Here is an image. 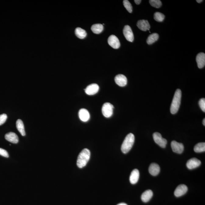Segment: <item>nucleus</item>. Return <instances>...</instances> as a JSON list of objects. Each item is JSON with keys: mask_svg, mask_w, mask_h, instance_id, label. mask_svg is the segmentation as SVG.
<instances>
[{"mask_svg": "<svg viewBox=\"0 0 205 205\" xmlns=\"http://www.w3.org/2000/svg\"><path fill=\"white\" fill-rule=\"evenodd\" d=\"M90 152L87 149H84L79 155L77 161V165L80 168L85 166L90 159Z\"/></svg>", "mask_w": 205, "mask_h": 205, "instance_id": "obj_1", "label": "nucleus"}, {"mask_svg": "<svg viewBox=\"0 0 205 205\" xmlns=\"http://www.w3.org/2000/svg\"><path fill=\"white\" fill-rule=\"evenodd\" d=\"M182 97V92L179 89H178L174 95L173 100L171 104L170 111L171 114H176L179 109Z\"/></svg>", "mask_w": 205, "mask_h": 205, "instance_id": "obj_2", "label": "nucleus"}, {"mask_svg": "<svg viewBox=\"0 0 205 205\" xmlns=\"http://www.w3.org/2000/svg\"><path fill=\"white\" fill-rule=\"evenodd\" d=\"M135 139V136L132 133L129 134L126 136L121 146V150L123 153L127 154L131 150L133 145Z\"/></svg>", "mask_w": 205, "mask_h": 205, "instance_id": "obj_3", "label": "nucleus"}, {"mask_svg": "<svg viewBox=\"0 0 205 205\" xmlns=\"http://www.w3.org/2000/svg\"><path fill=\"white\" fill-rule=\"evenodd\" d=\"M113 106L110 103H104L102 108V112L103 115L106 118H110L113 114Z\"/></svg>", "mask_w": 205, "mask_h": 205, "instance_id": "obj_4", "label": "nucleus"}, {"mask_svg": "<svg viewBox=\"0 0 205 205\" xmlns=\"http://www.w3.org/2000/svg\"><path fill=\"white\" fill-rule=\"evenodd\" d=\"M153 138L155 143L163 148H165L167 141L165 139L162 137L161 134L158 132L154 133L153 135Z\"/></svg>", "mask_w": 205, "mask_h": 205, "instance_id": "obj_5", "label": "nucleus"}, {"mask_svg": "<svg viewBox=\"0 0 205 205\" xmlns=\"http://www.w3.org/2000/svg\"><path fill=\"white\" fill-rule=\"evenodd\" d=\"M108 41L109 45L114 49H118L121 45L119 40L115 35H110L108 38Z\"/></svg>", "mask_w": 205, "mask_h": 205, "instance_id": "obj_6", "label": "nucleus"}, {"mask_svg": "<svg viewBox=\"0 0 205 205\" xmlns=\"http://www.w3.org/2000/svg\"><path fill=\"white\" fill-rule=\"evenodd\" d=\"M123 34L126 39L130 42H133L134 41V35L132 29L129 25L125 26L123 29Z\"/></svg>", "mask_w": 205, "mask_h": 205, "instance_id": "obj_7", "label": "nucleus"}, {"mask_svg": "<svg viewBox=\"0 0 205 205\" xmlns=\"http://www.w3.org/2000/svg\"><path fill=\"white\" fill-rule=\"evenodd\" d=\"M171 146L172 151L175 153L181 154L184 150V146L182 143L177 142L176 141H172L171 143Z\"/></svg>", "mask_w": 205, "mask_h": 205, "instance_id": "obj_8", "label": "nucleus"}, {"mask_svg": "<svg viewBox=\"0 0 205 205\" xmlns=\"http://www.w3.org/2000/svg\"><path fill=\"white\" fill-rule=\"evenodd\" d=\"M99 90V87L98 84H92L87 86L84 90L87 94L91 95L97 93Z\"/></svg>", "mask_w": 205, "mask_h": 205, "instance_id": "obj_9", "label": "nucleus"}, {"mask_svg": "<svg viewBox=\"0 0 205 205\" xmlns=\"http://www.w3.org/2000/svg\"><path fill=\"white\" fill-rule=\"evenodd\" d=\"M201 164V161L198 159L193 158L188 160L186 166L189 169H195L199 167Z\"/></svg>", "mask_w": 205, "mask_h": 205, "instance_id": "obj_10", "label": "nucleus"}, {"mask_svg": "<svg viewBox=\"0 0 205 205\" xmlns=\"http://www.w3.org/2000/svg\"><path fill=\"white\" fill-rule=\"evenodd\" d=\"M188 187L186 185L181 184L178 186L175 191V195L177 197L182 196L187 192Z\"/></svg>", "mask_w": 205, "mask_h": 205, "instance_id": "obj_11", "label": "nucleus"}, {"mask_svg": "<svg viewBox=\"0 0 205 205\" xmlns=\"http://www.w3.org/2000/svg\"><path fill=\"white\" fill-rule=\"evenodd\" d=\"M115 83L120 87H124L127 84V78L124 75L122 74L117 75L115 77Z\"/></svg>", "mask_w": 205, "mask_h": 205, "instance_id": "obj_12", "label": "nucleus"}, {"mask_svg": "<svg viewBox=\"0 0 205 205\" xmlns=\"http://www.w3.org/2000/svg\"><path fill=\"white\" fill-rule=\"evenodd\" d=\"M137 26L139 29L143 31H146L147 30H149L150 27L148 21L144 19L138 21L137 22Z\"/></svg>", "mask_w": 205, "mask_h": 205, "instance_id": "obj_13", "label": "nucleus"}, {"mask_svg": "<svg viewBox=\"0 0 205 205\" xmlns=\"http://www.w3.org/2000/svg\"><path fill=\"white\" fill-rule=\"evenodd\" d=\"M5 139L7 141L14 144H16L19 141V138L16 133L13 132H9L5 135Z\"/></svg>", "mask_w": 205, "mask_h": 205, "instance_id": "obj_14", "label": "nucleus"}, {"mask_svg": "<svg viewBox=\"0 0 205 205\" xmlns=\"http://www.w3.org/2000/svg\"><path fill=\"white\" fill-rule=\"evenodd\" d=\"M79 116L81 121L84 122L88 121L90 118V114L88 111L85 109H81L79 112Z\"/></svg>", "mask_w": 205, "mask_h": 205, "instance_id": "obj_15", "label": "nucleus"}, {"mask_svg": "<svg viewBox=\"0 0 205 205\" xmlns=\"http://www.w3.org/2000/svg\"><path fill=\"white\" fill-rule=\"evenodd\" d=\"M196 61L199 68L202 69L205 65V54L200 52L197 55Z\"/></svg>", "mask_w": 205, "mask_h": 205, "instance_id": "obj_16", "label": "nucleus"}, {"mask_svg": "<svg viewBox=\"0 0 205 205\" xmlns=\"http://www.w3.org/2000/svg\"><path fill=\"white\" fill-rule=\"evenodd\" d=\"M140 177L139 171L138 169H135L131 172L129 177V181L132 184H135L138 182Z\"/></svg>", "mask_w": 205, "mask_h": 205, "instance_id": "obj_17", "label": "nucleus"}, {"mask_svg": "<svg viewBox=\"0 0 205 205\" xmlns=\"http://www.w3.org/2000/svg\"><path fill=\"white\" fill-rule=\"evenodd\" d=\"M160 168L159 165L155 163H152L149 166V171L151 175L156 176L160 172Z\"/></svg>", "mask_w": 205, "mask_h": 205, "instance_id": "obj_18", "label": "nucleus"}, {"mask_svg": "<svg viewBox=\"0 0 205 205\" xmlns=\"http://www.w3.org/2000/svg\"><path fill=\"white\" fill-rule=\"evenodd\" d=\"M153 195V192H152V190H150V189L145 191L141 195V199L142 201L144 203L148 202L152 198Z\"/></svg>", "mask_w": 205, "mask_h": 205, "instance_id": "obj_19", "label": "nucleus"}, {"mask_svg": "<svg viewBox=\"0 0 205 205\" xmlns=\"http://www.w3.org/2000/svg\"><path fill=\"white\" fill-rule=\"evenodd\" d=\"M16 126L17 129L19 131L20 133L23 136H24L26 135L25 129H24L23 123L22 120L21 119H18L16 121Z\"/></svg>", "mask_w": 205, "mask_h": 205, "instance_id": "obj_20", "label": "nucleus"}, {"mask_svg": "<svg viewBox=\"0 0 205 205\" xmlns=\"http://www.w3.org/2000/svg\"><path fill=\"white\" fill-rule=\"evenodd\" d=\"M75 34L77 37L80 39H84L87 36L86 30L80 27H77L75 29Z\"/></svg>", "mask_w": 205, "mask_h": 205, "instance_id": "obj_21", "label": "nucleus"}, {"mask_svg": "<svg viewBox=\"0 0 205 205\" xmlns=\"http://www.w3.org/2000/svg\"><path fill=\"white\" fill-rule=\"evenodd\" d=\"M92 32L95 34H99L103 31V26L101 24H94L91 28Z\"/></svg>", "mask_w": 205, "mask_h": 205, "instance_id": "obj_22", "label": "nucleus"}, {"mask_svg": "<svg viewBox=\"0 0 205 205\" xmlns=\"http://www.w3.org/2000/svg\"><path fill=\"white\" fill-rule=\"evenodd\" d=\"M159 35L157 33H153L150 35L148 37L147 40V43L148 44H151L155 42L158 40Z\"/></svg>", "mask_w": 205, "mask_h": 205, "instance_id": "obj_23", "label": "nucleus"}, {"mask_svg": "<svg viewBox=\"0 0 205 205\" xmlns=\"http://www.w3.org/2000/svg\"><path fill=\"white\" fill-rule=\"evenodd\" d=\"M194 150L197 153L204 152L205 151V143H198L194 147Z\"/></svg>", "mask_w": 205, "mask_h": 205, "instance_id": "obj_24", "label": "nucleus"}, {"mask_svg": "<svg viewBox=\"0 0 205 205\" xmlns=\"http://www.w3.org/2000/svg\"><path fill=\"white\" fill-rule=\"evenodd\" d=\"M165 16L163 13L160 12H156L154 14V19L157 22H161L164 20Z\"/></svg>", "mask_w": 205, "mask_h": 205, "instance_id": "obj_25", "label": "nucleus"}, {"mask_svg": "<svg viewBox=\"0 0 205 205\" xmlns=\"http://www.w3.org/2000/svg\"><path fill=\"white\" fill-rule=\"evenodd\" d=\"M149 2L151 5L156 8H159L162 5L161 2L160 0H150Z\"/></svg>", "mask_w": 205, "mask_h": 205, "instance_id": "obj_26", "label": "nucleus"}, {"mask_svg": "<svg viewBox=\"0 0 205 205\" xmlns=\"http://www.w3.org/2000/svg\"><path fill=\"white\" fill-rule=\"evenodd\" d=\"M123 4H124V7L125 8V9H127V10L129 13H132L133 11L132 6L129 1L124 0L123 1Z\"/></svg>", "mask_w": 205, "mask_h": 205, "instance_id": "obj_27", "label": "nucleus"}, {"mask_svg": "<svg viewBox=\"0 0 205 205\" xmlns=\"http://www.w3.org/2000/svg\"><path fill=\"white\" fill-rule=\"evenodd\" d=\"M199 104L202 110L205 112V99L204 98H201L199 101Z\"/></svg>", "mask_w": 205, "mask_h": 205, "instance_id": "obj_28", "label": "nucleus"}, {"mask_svg": "<svg viewBox=\"0 0 205 205\" xmlns=\"http://www.w3.org/2000/svg\"><path fill=\"white\" fill-rule=\"evenodd\" d=\"M7 118V115L3 114L0 115V125H2L5 122Z\"/></svg>", "mask_w": 205, "mask_h": 205, "instance_id": "obj_29", "label": "nucleus"}, {"mask_svg": "<svg viewBox=\"0 0 205 205\" xmlns=\"http://www.w3.org/2000/svg\"><path fill=\"white\" fill-rule=\"evenodd\" d=\"M0 155L6 158H8L9 157V154L7 151L2 148H0Z\"/></svg>", "mask_w": 205, "mask_h": 205, "instance_id": "obj_30", "label": "nucleus"}, {"mask_svg": "<svg viewBox=\"0 0 205 205\" xmlns=\"http://www.w3.org/2000/svg\"><path fill=\"white\" fill-rule=\"evenodd\" d=\"M134 1L137 5H139L141 3V0H135Z\"/></svg>", "mask_w": 205, "mask_h": 205, "instance_id": "obj_31", "label": "nucleus"}, {"mask_svg": "<svg viewBox=\"0 0 205 205\" xmlns=\"http://www.w3.org/2000/svg\"><path fill=\"white\" fill-rule=\"evenodd\" d=\"M117 205H128L125 204V203H120V204H118Z\"/></svg>", "mask_w": 205, "mask_h": 205, "instance_id": "obj_32", "label": "nucleus"}, {"mask_svg": "<svg viewBox=\"0 0 205 205\" xmlns=\"http://www.w3.org/2000/svg\"><path fill=\"white\" fill-rule=\"evenodd\" d=\"M196 1L198 3H200L201 2H202L203 1H202V0H197Z\"/></svg>", "mask_w": 205, "mask_h": 205, "instance_id": "obj_33", "label": "nucleus"}, {"mask_svg": "<svg viewBox=\"0 0 205 205\" xmlns=\"http://www.w3.org/2000/svg\"><path fill=\"white\" fill-rule=\"evenodd\" d=\"M203 124L204 126L205 125V119L204 118L203 121Z\"/></svg>", "mask_w": 205, "mask_h": 205, "instance_id": "obj_34", "label": "nucleus"}]
</instances>
